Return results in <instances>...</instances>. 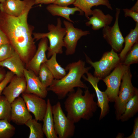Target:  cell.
Masks as SVG:
<instances>
[{"label": "cell", "mask_w": 138, "mask_h": 138, "mask_svg": "<svg viewBox=\"0 0 138 138\" xmlns=\"http://www.w3.org/2000/svg\"><path fill=\"white\" fill-rule=\"evenodd\" d=\"M124 16L125 17H129L132 18L136 22L138 23V12H134L130 9H123Z\"/></svg>", "instance_id": "33"}, {"label": "cell", "mask_w": 138, "mask_h": 138, "mask_svg": "<svg viewBox=\"0 0 138 138\" xmlns=\"http://www.w3.org/2000/svg\"><path fill=\"white\" fill-rule=\"evenodd\" d=\"M3 68L0 67V83L4 78L6 74L5 70Z\"/></svg>", "instance_id": "38"}, {"label": "cell", "mask_w": 138, "mask_h": 138, "mask_svg": "<svg viewBox=\"0 0 138 138\" xmlns=\"http://www.w3.org/2000/svg\"><path fill=\"white\" fill-rule=\"evenodd\" d=\"M56 0H34V5L39 4H53Z\"/></svg>", "instance_id": "37"}, {"label": "cell", "mask_w": 138, "mask_h": 138, "mask_svg": "<svg viewBox=\"0 0 138 138\" xmlns=\"http://www.w3.org/2000/svg\"><path fill=\"white\" fill-rule=\"evenodd\" d=\"M47 103L46 111L42 120L43 133L47 138H58L55 130L52 106L49 99H47Z\"/></svg>", "instance_id": "21"}, {"label": "cell", "mask_w": 138, "mask_h": 138, "mask_svg": "<svg viewBox=\"0 0 138 138\" xmlns=\"http://www.w3.org/2000/svg\"><path fill=\"white\" fill-rule=\"evenodd\" d=\"M126 138H138V117L136 118L134 120V124L132 134Z\"/></svg>", "instance_id": "34"}, {"label": "cell", "mask_w": 138, "mask_h": 138, "mask_svg": "<svg viewBox=\"0 0 138 138\" xmlns=\"http://www.w3.org/2000/svg\"><path fill=\"white\" fill-rule=\"evenodd\" d=\"M123 63L124 64L130 65L138 62V43L135 44L128 53Z\"/></svg>", "instance_id": "30"}, {"label": "cell", "mask_w": 138, "mask_h": 138, "mask_svg": "<svg viewBox=\"0 0 138 138\" xmlns=\"http://www.w3.org/2000/svg\"><path fill=\"white\" fill-rule=\"evenodd\" d=\"M124 39L125 46L120 52L119 56L121 62L123 61L126 54L132 46L138 42V23L136 22L134 28L131 30Z\"/></svg>", "instance_id": "23"}, {"label": "cell", "mask_w": 138, "mask_h": 138, "mask_svg": "<svg viewBox=\"0 0 138 138\" xmlns=\"http://www.w3.org/2000/svg\"><path fill=\"white\" fill-rule=\"evenodd\" d=\"M40 40L35 53L25 65L26 68L32 71L37 76L41 65L45 63L48 59L46 52L49 47L48 39L44 37Z\"/></svg>", "instance_id": "16"}, {"label": "cell", "mask_w": 138, "mask_h": 138, "mask_svg": "<svg viewBox=\"0 0 138 138\" xmlns=\"http://www.w3.org/2000/svg\"><path fill=\"white\" fill-rule=\"evenodd\" d=\"M131 10L136 12H138V1L137 0L134 5L130 9Z\"/></svg>", "instance_id": "39"}, {"label": "cell", "mask_w": 138, "mask_h": 138, "mask_svg": "<svg viewBox=\"0 0 138 138\" xmlns=\"http://www.w3.org/2000/svg\"><path fill=\"white\" fill-rule=\"evenodd\" d=\"M87 77L84 75L82 77L89 82L94 89L97 98V106L101 109L99 120L103 119L108 113L109 109L108 97L104 91H101L98 87V83L101 79L96 77L88 72L86 73Z\"/></svg>", "instance_id": "12"}, {"label": "cell", "mask_w": 138, "mask_h": 138, "mask_svg": "<svg viewBox=\"0 0 138 138\" xmlns=\"http://www.w3.org/2000/svg\"><path fill=\"white\" fill-rule=\"evenodd\" d=\"M15 51L10 43L3 45L0 47V62L13 55Z\"/></svg>", "instance_id": "31"}, {"label": "cell", "mask_w": 138, "mask_h": 138, "mask_svg": "<svg viewBox=\"0 0 138 138\" xmlns=\"http://www.w3.org/2000/svg\"><path fill=\"white\" fill-rule=\"evenodd\" d=\"M11 103L4 96L0 97V120L6 119L11 121Z\"/></svg>", "instance_id": "29"}, {"label": "cell", "mask_w": 138, "mask_h": 138, "mask_svg": "<svg viewBox=\"0 0 138 138\" xmlns=\"http://www.w3.org/2000/svg\"><path fill=\"white\" fill-rule=\"evenodd\" d=\"M138 111V90L136 88L135 95L126 103L120 120L122 122L127 121L133 117Z\"/></svg>", "instance_id": "24"}, {"label": "cell", "mask_w": 138, "mask_h": 138, "mask_svg": "<svg viewBox=\"0 0 138 138\" xmlns=\"http://www.w3.org/2000/svg\"><path fill=\"white\" fill-rule=\"evenodd\" d=\"M54 127L58 138H69L75 133V123L64 114L60 102L58 101L52 106Z\"/></svg>", "instance_id": "7"}, {"label": "cell", "mask_w": 138, "mask_h": 138, "mask_svg": "<svg viewBox=\"0 0 138 138\" xmlns=\"http://www.w3.org/2000/svg\"><path fill=\"white\" fill-rule=\"evenodd\" d=\"M0 67H6L15 75L24 76L25 65L18 54L16 52L12 56L0 62Z\"/></svg>", "instance_id": "19"}, {"label": "cell", "mask_w": 138, "mask_h": 138, "mask_svg": "<svg viewBox=\"0 0 138 138\" xmlns=\"http://www.w3.org/2000/svg\"><path fill=\"white\" fill-rule=\"evenodd\" d=\"M81 88H77L75 91L70 93L64 102L67 116L74 123L83 119L88 120L97 110V103L94 100L95 95L91 93L88 88L84 94Z\"/></svg>", "instance_id": "2"}, {"label": "cell", "mask_w": 138, "mask_h": 138, "mask_svg": "<svg viewBox=\"0 0 138 138\" xmlns=\"http://www.w3.org/2000/svg\"><path fill=\"white\" fill-rule=\"evenodd\" d=\"M120 9L116 8L115 22L112 26L107 25L102 28V34L106 40L115 52H121L124 43V38L120 30L119 19Z\"/></svg>", "instance_id": "9"}, {"label": "cell", "mask_w": 138, "mask_h": 138, "mask_svg": "<svg viewBox=\"0 0 138 138\" xmlns=\"http://www.w3.org/2000/svg\"><path fill=\"white\" fill-rule=\"evenodd\" d=\"M85 65V62L80 60L67 64L65 69L68 73L61 79H54L51 85L47 88L48 91H52L59 99L61 100L69 93L75 91V88H88L81 80L83 76L91 68V66L86 67Z\"/></svg>", "instance_id": "3"}, {"label": "cell", "mask_w": 138, "mask_h": 138, "mask_svg": "<svg viewBox=\"0 0 138 138\" xmlns=\"http://www.w3.org/2000/svg\"><path fill=\"white\" fill-rule=\"evenodd\" d=\"M132 77L130 68L125 72L122 78L118 96L114 102L116 119L118 120H120L126 103L135 94L136 88L132 84Z\"/></svg>", "instance_id": "5"}, {"label": "cell", "mask_w": 138, "mask_h": 138, "mask_svg": "<svg viewBox=\"0 0 138 138\" xmlns=\"http://www.w3.org/2000/svg\"><path fill=\"white\" fill-rule=\"evenodd\" d=\"M38 76L43 85L47 88L51 85L54 79L52 73L45 63L41 65Z\"/></svg>", "instance_id": "27"}, {"label": "cell", "mask_w": 138, "mask_h": 138, "mask_svg": "<svg viewBox=\"0 0 138 138\" xmlns=\"http://www.w3.org/2000/svg\"><path fill=\"white\" fill-rule=\"evenodd\" d=\"M34 5V0H27L24 12L18 17L11 16L0 11V29L25 65L37 50L32 36L34 28L27 21L29 13Z\"/></svg>", "instance_id": "1"}, {"label": "cell", "mask_w": 138, "mask_h": 138, "mask_svg": "<svg viewBox=\"0 0 138 138\" xmlns=\"http://www.w3.org/2000/svg\"><path fill=\"white\" fill-rule=\"evenodd\" d=\"M73 5L84 13L88 19L92 15V10L91 8L94 6L103 5L110 9L113 10L109 0H76Z\"/></svg>", "instance_id": "20"}, {"label": "cell", "mask_w": 138, "mask_h": 138, "mask_svg": "<svg viewBox=\"0 0 138 138\" xmlns=\"http://www.w3.org/2000/svg\"><path fill=\"white\" fill-rule=\"evenodd\" d=\"M92 16L88 19L85 23L86 26H91L94 30H97L105 26L109 25L112 23L113 17L109 14L105 15L102 11L99 9L92 10Z\"/></svg>", "instance_id": "17"}, {"label": "cell", "mask_w": 138, "mask_h": 138, "mask_svg": "<svg viewBox=\"0 0 138 138\" xmlns=\"http://www.w3.org/2000/svg\"><path fill=\"white\" fill-rule=\"evenodd\" d=\"M27 108L37 121H42L47 107V102L36 95L24 92L22 94Z\"/></svg>", "instance_id": "11"}, {"label": "cell", "mask_w": 138, "mask_h": 138, "mask_svg": "<svg viewBox=\"0 0 138 138\" xmlns=\"http://www.w3.org/2000/svg\"><path fill=\"white\" fill-rule=\"evenodd\" d=\"M46 9L52 16L61 17L72 22L73 21L70 18V15L74 14L76 12H79L81 15L84 14V13L77 7H70L54 4L48 5Z\"/></svg>", "instance_id": "22"}, {"label": "cell", "mask_w": 138, "mask_h": 138, "mask_svg": "<svg viewBox=\"0 0 138 138\" xmlns=\"http://www.w3.org/2000/svg\"><path fill=\"white\" fill-rule=\"evenodd\" d=\"M23 74L26 84L25 92L36 95L44 99L45 98L48 91L38 76L32 71L26 68L24 69Z\"/></svg>", "instance_id": "14"}, {"label": "cell", "mask_w": 138, "mask_h": 138, "mask_svg": "<svg viewBox=\"0 0 138 138\" xmlns=\"http://www.w3.org/2000/svg\"><path fill=\"white\" fill-rule=\"evenodd\" d=\"M49 32L46 33L34 32L32 34L34 39L38 41L43 38H47L49 40L47 57L50 58L55 53H63V48L64 47L63 39L66 33L65 28L62 27V22L60 18L57 19L56 25L48 24V26Z\"/></svg>", "instance_id": "4"}, {"label": "cell", "mask_w": 138, "mask_h": 138, "mask_svg": "<svg viewBox=\"0 0 138 138\" xmlns=\"http://www.w3.org/2000/svg\"><path fill=\"white\" fill-rule=\"evenodd\" d=\"M26 87V82L24 76L14 75L3 90L2 94L11 103L20 94L25 92Z\"/></svg>", "instance_id": "15"}, {"label": "cell", "mask_w": 138, "mask_h": 138, "mask_svg": "<svg viewBox=\"0 0 138 138\" xmlns=\"http://www.w3.org/2000/svg\"><path fill=\"white\" fill-rule=\"evenodd\" d=\"M11 121L18 125L25 124L32 116L22 98L19 97L11 103Z\"/></svg>", "instance_id": "13"}, {"label": "cell", "mask_w": 138, "mask_h": 138, "mask_svg": "<svg viewBox=\"0 0 138 138\" xmlns=\"http://www.w3.org/2000/svg\"><path fill=\"white\" fill-rule=\"evenodd\" d=\"M6 0H0V3H2L4 2Z\"/></svg>", "instance_id": "40"}, {"label": "cell", "mask_w": 138, "mask_h": 138, "mask_svg": "<svg viewBox=\"0 0 138 138\" xmlns=\"http://www.w3.org/2000/svg\"><path fill=\"white\" fill-rule=\"evenodd\" d=\"M56 54V53L53 54L44 63L52 73L54 79H59L66 75V70L57 62Z\"/></svg>", "instance_id": "25"}, {"label": "cell", "mask_w": 138, "mask_h": 138, "mask_svg": "<svg viewBox=\"0 0 138 138\" xmlns=\"http://www.w3.org/2000/svg\"><path fill=\"white\" fill-rule=\"evenodd\" d=\"M7 120H0V138H11L14 135L15 128Z\"/></svg>", "instance_id": "28"}, {"label": "cell", "mask_w": 138, "mask_h": 138, "mask_svg": "<svg viewBox=\"0 0 138 138\" xmlns=\"http://www.w3.org/2000/svg\"><path fill=\"white\" fill-rule=\"evenodd\" d=\"M63 23L66 30L63 39L66 55H72L75 52L78 42L83 36L90 34L88 31H83L74 27L72 22L64 20Z\"/></svg>", "instance_id": "10"}, {"label": "cell", "mask_w": 138, "mask_h": 138, "mask_svg": "<svg viewBox=\"0 0 138 138\" xmlns=\"http://www.w3.org/2000/svg\"><path fill=\"white\" fill-rule=\"evenodd\" d=\"M76 0H56L54 4L60 6H68L75 2Z\"/></svg>", "instance_id": "35"}, {"label": "cell", "mask_w": 138, "mask_h": 138, "mask_svg": "<svg viewBox=\"0 0 138 138\" xmlns=\"http://www.w3.org/2000/svg\"><path fill=\"white\" fill-rule=\"evenodd\" d=\"M27 0H6L0 3V11L9 15L18 17L24 12Z\"/></svg>", "instance_id": "18"}, {"label": "cell", "mask_w": 138, "mask_h": 138, "mask_svg": "<svg viewBox=\"0 0 138 138\" xmlns=\"http://www.w3.org/2000/svg\"><path fill=\"white\" fill-rule=\"evenodd\" d=\"M25 125L29 128L30 132L28 138H43L44 133L42 124L35 119H31Z\"/></svg>", "instance_id": "26"}, {"label": "cell", "mask_w": 138, "mask_h": 138, "mask_svg": "<svg viewBox=\"0 0 138 138\" xmlns=\"http://www.w3.org/2000/svg\"><path fill=\"white\" fill-rule=\"evenodd\" d=\"M14 75L13 73L10 71L6 73L4 78L0 83V97L3 90L9 84Z\"/></svg>", "instance_id": "32"}, {"label": "cell", "mask_w": 138, "mask_h": 138, "mask_svg": "<svg viewBox=\"0 0 138 138\" xmlns=\"http://www.w3.org/2000/svg\"><path fill=\"white\" fill-rule=\"evenodd\" d=\"M10 43L8 38L0 29V47L3 45Z\"/></svg>", "instance_id": "36"}, {"label": "cell", "mask_w": 138, "mask_h": 138, "mask_svg": "<svg viewBox=\"0 0 138 138\" xmlns=\"http://www.w3.org/2000/svg\"><path fill=\"white\" fill-rule=\"evenodd\" d=\"M130 68V66L120 62L108 75L102 80L107 88L104 91L109 101L114 102L118 94L122 77L125 72Z\"/></svg>", "instance_id": "8"}, {"label": "cell", "mask_w": 138, "mask_h": 138, "mask_svg": "<svg viewBox=\"0 0 138 138\" xmlns=\"http://www.w3.org/2000/svg\"><path fill=\"white\" fill-rule=\"evenodd\" d=\"M85 55L87 62L94 68V75L101 80L109 75L121 62L118 54L112 49L105 53L98 61L93 62L85 54Z\"/></svg>", "instance_id": "6"}]
</instances>
